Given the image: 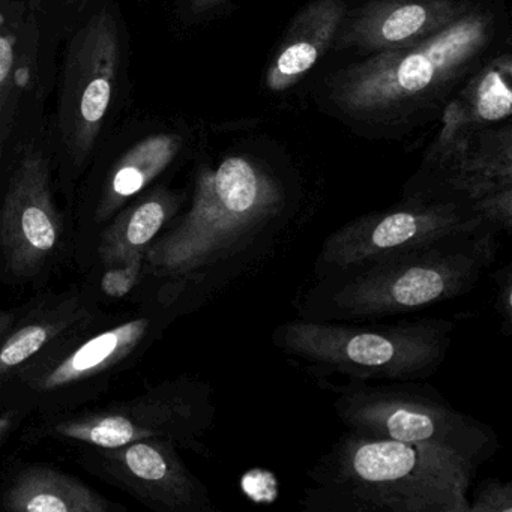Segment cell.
<instances>
[{
    "mask_svg": "<svg viewBox=\"0 0 512 512\" xmlns=\"http://www.w3.org/2000/svg\"><path fill=\"white\" fill-rule=\"evenodd\" d=\"M455 322H325L296 317L272 332V344L316 379L415 382L433 376L452 346Z\"/></svg>",
    "mask_w": 512,
    "mask_h": 512,
    "instance_id": "obj_4",
    "label": "cell"
},
{
    "mask_svg": "<svg viewBox=\"0 0 512 512\" xmlns=\"http://www.w3.org/2000/svg\"><path fill=\"white\" fill-rule=\"evenodd\" d=\"M14 413H4V415H0V446L4 443L5 437L10 433L11 428H13L14 424Z\"/></svg>",
    "mask_w": 512,
    "mask_h": 512,
    "instance_id": "obj_26",
    "label": "cell"
},
{
    "mask_svg": "<svg viewBox=\"0 0 512 512\" xmlns=\"http://www.w3.org/2000/svg\"><path fill=\"white\" fill-rule=\"evenodd\" d=\"M499 230L454 236L353 271L316 280L296 304L301 319L373 322L467 295L497 253Z\"/></svg>",
    "mask_w": 512,
    "mask_h": 512,
    "instance_id": "obj_3",
    "label": "cell"
},
{
    "mask_svg": "<svg viewBox=\"0 0 512 512\" xmlns=\"http://www.w3.org/2000/svg\"><path fill=\"white\" fill-rule=\"evenodd\" d=\"M77 316H56L53 319L29 323L14 332L0 346V380L13 373L20 365L25 364L32 356L40 353L50 341L58 338L76 323Z\"/></svg>",
    "mask_w": 512,
    "mask_h": 512,
    "instance_id": "obj_20",
    "label": "cell"
},
{
    "mask_svg": "<svg viewBox=\"0 0 512 512\" xmlns=\"http://www.w3.org/2000/svg\"><path fill=\"white\" fill-rule=\"evenodd\" d=\"M110 476L149 505L170 512H215L208 488L190 472L167 440L142 439L103 449Z\"/></svg>",
    "mask_w": 512,
    "mask_h": 512,
    "instance_id": "obj_12",
    "label": "cell"
},
{
    "mask_svg": "<svg viewBox=\"0 0 512 512\" xmlns=\"http://www.w3.org/2000/svg\"><path fill=\"white\" fill-rule=\"evenodd\" d=\"M14 59H16V53H14L13 37L0 34V95L10 83Z\"/></svg>",
    "mask_w": 512,
    "mask_h": 512,
    "instance_id": "obj_24",
    "label": "cell"
},
{
    "mask_svg": "<svg viewBox=\"0 0 512 512\" xmlns=\"http://www.w3.org/2000/svg\"><path fill=\"white\" fill-rule=\"evenodd\" d=\"M484 227L493 226L460 197L412 194L395 208L362 215L332 232L320 247L314 278L343 274Z\"/></svg>",
    "mask_w": 512,
    "mask_h": 512,
    "instance_id": "obj_7",
    "label": "cell"
},
{
    "mask_svg": "<svg viewBox=\"0 0 512 512\" xmlns=\"http://www.w3.org/2000/svg\"><path fill=\"white\" fill-rule=\"evenodd\" d=\"M181 202V196L161 188L119 215L100 245L104 265L110 268L130 262L140 254L145 256L149 245L175 217Z\"/></svg>",
    "mask_w": 512,
    "mask_h": 512,
    "instance_id": "obj_17",
    "label": "cell"
},
{
    "mask_svg": "<svg viewBox=\"0 0 512 512\" xmlns=\"http://www.w3.org/2000/svg\"><path fill=\"white\" fill-rule=\"evenodd\" d=\"M152 331L151 317H139L86 340L35 377V388L50 392L91 379L118 365L142 346Z\"/></svg>",
    "mask_w": 512,
    "mask_h": 512,
    "instance_id": "obj_15",
    "label": "cell"
},
{
    "mask_svg": "<svg viewBox=\"0 0 512 512\" xmlns=\"http://www.w3.org/2000/svg\"><path fill=\"white\" fill-rule=\"evenodd\" d=\"M4 508L16 512H106L110 505L79 479L49 467H29L8 488Z\"/></svg>",
    "mask_w": 512,
    "mask_h": 512,
    "instance_id": "obj_16",
    "label": "cell"
},
{
    "mask_svg": "<svg viewBox=\"0 0 512 512\" xmlns=\"http://www.w3.org/2000/svg\"><path fill=\"white\" fill-rule=\"evenodd\" d=\"M329 388L335 392L337 418L353 433L430 446L478 467L499 446L490 425L455 409L431 386L347 380Z\"/></svg>",
    "mask_w": 512,
    "mask_h": 512,
    "instance_id": "obj_6",
    "label": "cell"
},
{
    "mask_svg": "<svg viewBox=\"0 0 512 512\" xmlns=\"http://www.w3.org/2000/svg\"><path fill=\"white\" fill-rule=\"evenodd\" d=\"M497 295L496 308L505 323L506 334H509L512 326V271L511 265H506L502 271L494 275Z\"/></svg>",
    "mask_w": 512,
    "mask_h": 512,
    "instance_id": "obj_23",
    "label": "cell"
},
{
    "mask_svg": "<svg viewBox=\"0 0 512 512\" xmlns=\"http://www.w3.org/2000/svg\"><path fill=\"white\" fill-rule=\"evenodd\" d=\"M295 212L283 179L253 158L232 155L197 172L184 217L145 253L178 298L209 296L272 256Z\"/></svg>",
    "mask_w": 512,
    "mask_h": 512,
    "instance_id": "obj_1",
    "label": "cell"
},
{
    "mask_svg": "<svg viewBox=\"0 0 512 512\" xmlns=\"http://www.w3.org/2000/svg\"><path fill=\"white\" fill-rule=\"evenodd\" d=\"M214 392L197 379H176L157 386L133 403L77 416L53 425L52 433L101 449L142 439L167 440L178 448L206 454L205 436L214 425Z\"/></svg>",
    "mask_w": 512,
    "mask_h": 512,
    "instance_id": "obj_8",
    "label": "cell"
},
{
    "mask_svg": "<svg viewBox=\"0 0 512 512\" xmlns=\"http://www.w3.org/2000/svg\"><path fill=\"white\" fill-rule=\"evenodd\" d=\"M145 266V256H136L130 262L110 266L101 278V290L110 298H124L139 283Z\"/></svg>",
    "mask_w": 512,
    "mask_h": 512,
    "instance_id": "obj_21",
    "label": "cell"
},
{
    "mask_svg": "<svg viewBox=\"0 0 512 512\" xmlns=\"http://www.w3.org/2000/svg\"><path fill=\"white\" fill-rule=\"evenodd\" d=\"M511 56L503 55L485 65L452 101L443 115L442 134L509 118L512 109Z\"/></svg>",
    "mask_w": 512,
    "mask_h": 512,
    "instance_id": "obj_18",
    "label": "cell"
},
{
    "mask_svg": "<svg viewBox=\"0 0 512 512\" xmlns=\"http://www.w3.org/2000/svg\"><path fill=\"white\" fill-rule=\"evenodd\" d=\"M511 134L475 133L472 128L439 134L430 154L442 175L445 196L460 197L494 229L509 232L512 224Z\"/></svg>",
    "mask_w": 512,
    "mask_h": 512,
    "instance_id": "obj_10",
    "label": "cell"
},
{
    "mask_svg": "<svg viewBox=\"0 0 512 512\" xmlns=\"http://www.w3.org/2000/svg\"><path fill=\"white\" fill-rule=\"evenodd\" d=\"M479 467L440 449L347 430L308 470L301 505L320 512H469Z\"/></svg>",
    "mask_w": 512,
    "mask_h": 512,
    "instance_id": "obj_2",
    "label": "cell"
},
{
    "mask_svg": "<svg viewBox=\"0 0 512 512\" xmlns=\"http://www.w3.org/2000/svg\"><path fill=\"white\" fill-rule=\"evenodd\" d=\"M119 67V34L107 10L74 37L65 71L61 124L74 155L88 157L106 121Z\"/></svg>",
    "mask_w": 512,
    "mask_h": 512,
    "instance_id": "obj_9",
    "label": "cell"
},
{
    "mask_svg": "<svg viewBox=\"0 0 512 512\" xmlns=\"http://www.w3.org/2000/svg\"><path fill=\"white\" fill-rule=\"evenodd\" d=\"M224 0H190V10L194 14H205L206 11L214 10Z\"/></svg>",
    "mask_w": 512,
    "mask_h": 512,
    "instance_id": "obj_25",
    "label": "cell"
},
{
    "mask_svg": "<svg viewBox=\"0 0 512 512\" xmlns=\"http://www.w3.org/2000/svg\"><path fill=\"white\" fill-rule=\"evenodd\" d=\"M62 224L53 205L50 170L41 152L23 157L0 212V247L11 272L31 277L55 253Z\"/></svg>",
    "mask_w": 512,
    "mask_h": 512,
    "instance_id": "obj_11",
    "label": "cell"
},
{
    "mask_svg": "<svg viewBox=\"0 0 512 512\" xmlns=\"http://www.w3.org/2000/svg\"><path fill=\"white\" fill-rule=\"evenodd\" d=\"M467 13L458 0H379L367 5L340 35V46L385 52L419 43Z\"/></svg>",
    "mask_w": 512,
    "mask_h": 512,
    "instance_id": "obj_13",
    "label": "cell"
},
{
    "mask_svg": "<svg viewBox=\"0 0 512 512\" xmlns=\"http://www.w3.org/2000/svg\"><path fill=\"white\" fill-rule=\"evenodd\" d=\"M490 13L467 11L419 41L376 53L335 77L331 100L347 115L374 118L416 106L464 73L493 40Z\"/></svg>",
    "mask_w": 512,
    "mask_h": 512,
    "instance_id": "obj_5",
    "label": "cell"
},
{
    "mask_svg": "<svg viewBox=\"0 0 512 512\" xmlns=\"http://www.w3.org/2000/svg\"><path fill=\"white\" fill-rule=\"evenodd\" d=\"M181 148V137L175 134H155L136 143L113 169L98 206V218H109L145 190L175 161Z\"/></svg>",
    "mask_w": 512,
    "mask_h": 512,
    "instance_id": "obj_19",
    "label": "cell"
},
{
    "mask_svg": "<svg viewBox=\"0 0 512 512\" xmlns=\"http://www.w3.org/2000/svg\"><path fill=\"white\" fill-rule=\"evenodd\" d=\"M469 512H512V484L487 479L469 499Z\"/></svg>",
    "mask_w": 512,
    "mask_h": 512,
    "instance_id": "obj_22",
    "label": "cell"
},
{
    "mask_svg": "<svg viewBox=\"0 0 512 512\" xmlns=\"http://www.w3.org/2000/svg\"><path fill=\"white\" fill-rule=\"evenodd\" d=\"M346 16L344 0H314L296 16L275 53L266 88L284 92L299 82L328 52Z\"/></svg>",
    "mask_w": 512,
    "mask_h": 512,
    "instance_id": "obj_14",
    "label": "cell"
}]
</instances>
